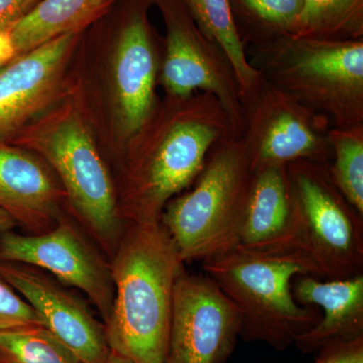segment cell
<instances>
[{"instance_id": "cell-22", "label": "cell", "mask_w": 363, "mask_h": 363, "mask_svg": "<svg viewBox=\"0 0 363 363\" xmlns=\"http://www.w3.org/2000/svg\"><path fill=\"white\" fill-rule=\"evenodd\" d=\"M333 159L332 180L347 201L363 216V124L329 130Z\"/></svg>"}, {"instance_id": "cell-2", "label": "cell", "mask_w": 363, "mask_h": 363, "mask_svg": "<svg viewBox=\"0 0 363 363\" xmlns=\"http://www.w3.org/2000/svg\"><path fill=\"white\" fill-rule=\"evenodd\" d=\"M111 262L114 300L104 323L111 350L133 363H166L174 289L185 271L161 220L128 223Z\"/></svg>"}, {"instance_id": "cell-5", "label": "cell", "mask_w": 363, "mask_h": 363, "mask_svg": "<svg viewBox=\"0 0 363 363\" xmlns=\"http://www.w3.org/2000/svg\"><path fill=\"white\" fill-rule=\"evenodd\" d=\"M252 176L242 140L231 136L212 147L192 188L166 205L161 222L184 262L235 247Z\"/></svg>"}, {"instance_id": "cell-21", "label": "cell", "mask_w": 363, "mask_h": 363, "mask_svg": "<svg viewBox=\"0 0 363 363\" xmlns=\"http://www.w3.org/2000/svg\"><path fill=\"white\" fill-rule=\"evenodd\" d=\"M290 35L333 42L363 40V0H303Z\"/></svg>"}, {"instance_id": "cell-10", "label": "cell", "mask_w": 363, "mask_h": 363, "mask_svg": "<svg viewBox=\"0 0 363 363\" xmlns=\"http://www.w3.org/2000/svg\"><path fill=\"white\" fill-rule=\"evenodd\" d=\"M330 121L266 80L245 105L242 140L252 171L311 161L330 164L333 159Z\"/></svg>"}, {"instance_id": "cell-13", "label": "cell", "mask_w": 363, "mask_h": 363, "mask_svg": "<svg viewBox=\"0 0 363 363\" xmlns=\"http://www.w3.org/2000/svg\"><path fill=\"white\" fill-rule=\"evenodd\" d=\"M83 33L62 35L14 57L0 70V143H11L59 96Z\"/></svg>"}, {"instance_id": "cell-26", "label": "cell", "mask_w": 363, "mask_h": 363, "mask_svg": "<svg viewBox=\"0 0 363 363\" xmlns=\"http://www.w3.org/2000/svg\"><path fill=\"white\" fill-rule=\"evenodd\" d=\"M42 0H0V35L9 33Z\"/></svg>"}, {"instance_id": "cell-4", "label": "cell", "mask_w": 363, "mask_h": 363, "mask_svg": "<svg viewBox=\"0 0 363 363\" xmlns=\"http://www.w3.org/2000/svg\"><path fill=\"white\" fill-rule=\"evenodd\" d=\"M247 51L250 65L267 82L323 114L332 128L363 124V40L286 35Z\"/></svg>"}, {"instance_id": "cell-15", "label": "cell", "mask_w": 363, "mask_h": 363, "mask_svg": "<svg viewBox=\"0 0 363 363\" xmlns=\"http://www.w3.org/2000/svg\"><path fill=\"white\" fill-rule=\"evenodd\" d=\"M66 195L51 168L39 156L11 143H0V209L30 234L56 225Z\"/></svg>"}, {"instance_id": "cell-6", "label": "cell", "mask_w": 363, "mask_h": 363, "mask_svg": "<svg viewBox=\"0 0 363 363\" xmlns=\"http://www.w3.org/2000/svg\"><path fill=\"white\" fill-rule=\"evenodd\" d=\"M328 166L305 160L286 166L293 213L289 257L308 276L354 278L363 274V216L339 191Z\"/></svg>"}, {"instance_id": "cell-29", "label": "cell", "mask_w": 363, "mask_h": 363, "mask_svg": "<svg viewBox=\"0 0 363 363\" xmlns=\"http://www.w3.org/2000/svg\"><path fill=\"white\" fill-rule=\"evenodd\" d=\"M102 363H133V362H131L130 358L123 357L116 351L111 350L108 357Z\"/></svg>"}, {"instance_id": "cell-3", "label": "cell", "mask_w": 363, "mask_h": 363, "mask_svg": "<svg viewBox=\"0 0 363 363\" xmlns=\"http://www.w3.org/2000/svg\"><path fill=\"white\" fill-rule=\"evenodd\" d=\"M13 145L39 156L66 195V207L109 260L125 230L116 182L84 117L73 104L45 112L13 138Z\"/></svg>"}, {"instance_id": "cell-27", "label": "cell", "mask_w": 363, "mask_h": 363, "mask_svg": "<svg viewBox=\"0 0 363 363\" xmlns=\"http://www.w3.org/2000/svg\"><path fill=\"white\" fill-rule=\"evenodd\" d=\"M16 57L9 33L0 35V70Z\"/></svg>"}, {"instance_id": "cell-18", "label": "cell", "mask_w": 363, "mask_h": 363, "mask_svg": "<svg viewBox=\"0 0 363 363\" xmlns=\"http://www.w3.org/2000/svg\"><path fill=\"white\" fill-rule=\"evenodd\" d=\"M118 0H42L9 32L16 57L62 35L84 33Z\"/></svg>"}, {"instance_id": "cell-14", "label": "cell", "mask_w": 363, "mask_h": 363, "mask_svg": "<svg viewBox=\"0 0 363 363\" xmlns=\"http://www.w3.org/2000/svg\"><path fill=\"white\" fill-rule=\"evenodd\" d=\"M0 274L39 315L43 325L82 363H102L111 352L104 325L66 286L38 267L0 260Z\"/></svg>"}, {"instance_id": "cell-28", "label": "cell", "mask_w": 363, "mask_h": 363, "mask_svg": "<svg viewBox=\"0 0 363 363\" xmlns=\"http://www.w3.org/2000/svg\"><path fill=\"white\" fill-rule=\"evenodd\" d=\"M16 225V221L11 218V215L0 209V234L11 230Z\"/></svg>"}, {"instance_id": "cell-24", "label": "cell", "mask_w": 363, "mask_h": 363, "mask_svg": "<svg viewBox=\"0 0 363 363\" xmlns=\"http://www.w3.org/2000/svg\"><path fill=\"white\" fill-rule=\"evenodd\" d=\"M44 326L32 306L0 274V331Z\"/></svg>"}, {"instance_id": "cell-9", "label": "cell", "mask_w": 363, "mask_h": 363, "mask_svg": "<svg viewBox=\"0 0 363 363\" xmlns=\"http://www.w3.org/2000/svg\"><path fill=\"white\" fill-rule=\"evenodd\" d=\"M166 26L157 83L166 96L213 94L225 109L234 135L241 138L245 108L235 71L225 52L201 32L178 0H157Z\"/></svg>"}, {"instance_id": "cell-17", "label": "cell", "mask_w": 363, "mask_h": 363, "mask_svg": "<svg viewBox=\"0 0 363 363\" xmlns=\"http://www.w3.org/2000/svg\"><path fill=\"white\" fill-rule=\"evenodd\" d=\"M300 277L292 290L294 298L298 304L321 308L323 316L296 338L298 350L317 352L330 341L363 336V274L323 281L308 274Z\"/></svg>"}, {"instance_id": "cell-16", "label": "cell", "mask_w": 363, "mask_h": 363, "mask_svg": "<svg viewBox=\"0 0 363 363\" xmlns=\"http://www.w3.org/2000/svg\"><path fill=\"white\" fill-rule=\"evenodd\" d=\"M292 238L286 166L255 169L234 248L255 255L289 257Z\"/></svg>"}, {"instance_id": "cell-11", "label": "cell", "mask_w": 363, "mask_h": 363, "mask_svg": "<svg viewBox=\"0 0 363 363\" xmlns=\"http://www.w3.org/2000/svg\"><path fill=\"white\" fill-rule=\"evenodd\" d=\"M66 213L51 230L0 234V260L38 267L64 286L85 294L106 323L112 311L114 285L111 262Z\"/></svg>"}, {"instance_id": "cell-8", "label": "cell", "mask_w": 363, "mask_h": 363, "mask_svg": "<svg viewBox=\"0 0 363 363\" xmlns=\"http://www.w3.org/2000/svg\"><path fill=\"white\" fill-rule=\"evenodd\" d=\"M147 0H118L109 11V93L119 157L157 99L162 43L149 20Z\"/></svg>"}, {"instance_id": "cell-12", "label": "cell", "mask_w": 363, "mask_h": 363, "mask_svg": "<svg viewBox=\"0 0 363 363\" xmlns=\"http://www.w3.org/2000/svg\"><path fill=\"white\" fill-rule=\"evenodd\" d=\"M240 329L238 309L215 281L185 269L174 289L166 363H224Z\"/></svg>"}, {"instance_id": "cell-25", "label": "cell", "mask_w": 363, "mask_h": 363, "mask_svg": "<svg viewBox=\"0 0 363 363\" xmlns=\"http://www.w3.org/2000/svg\"><path fill=\"white\" fill-rule=\"evenodd\" d=\"M317 352L316 363H363V336L330 341Z\"/></svg>"}, {"instance_id": "cell-1", "label": "cell", "mask_w": 363, "mask_h": 363, "mask_svg": "<svg viewBox=\"0 0 363 363\" xmlns=\"http://www.w3.org/2000/svg\"><path fill=\"white\" fill-rule=\"evenodd\" d=\"M231 136L230 118L211 93L157 100L119 157L117 202L126 224L161 220L166 205L199 175L212 147Z\"/></svg>"}, {"instance_id": "cell-7", "label": "cell", "mask_w": 363, "mask_h": 363, "mask_svg": "<svg viewBox=\"0 0 363 363\" xmlns=\"http://www.w3.org/2000/svg\"><path fill=\"white\" fill-rule=\"evenodd\" d=\"M203 269L238 309L240 335L285 350L321 319L313 306L298 304L291 281L306 276L291 257L233 250L203 260Z\"/></svg>"}, {"instance_id": "cell-20", "label": "cell", "mask_w": 363, "mask_h": 363, "mask_svg": "<svg viewBox=\"0 0 363 363\" xmlns=\"http://www.w3.org/2000/svg\"><path fill=\"white\" fill-rule=\"evenodd\" d=\"M236 30L245 47L291 35L303 0H229Z\"/></svg>"}, {"instance_id": "cell-19", "label": "cell", "mask_w": 363, "mask_h": 363, "mask_svg": "<svg viewBox=\"0 0 363 363\" xmlns=\"http://www.w3.org/2000/svg\"><path fill=\"white\" fill-rule=\"evenodd\" d=\"M196 25L225 52L240 85L243 108L259 91L264 79L248 61L247 47L240 40L229 0H178Z\"/></svg>"}, {"instance_id": "cell-23", "label": "cell", "mask_w": 363, "mask_h": 363, "mask_svg": "<svg viewBox=\"0 0 363 363\" xmlns=\"http://www.w3.org/2000/svg\"><path fill=\"white\" fill-rule=\"evenodd\" d=\"M0 363H82L44 326L0 331Z\"/></svg>"}, {"instance_id": "cell-30", "label": "cell", "mask_w": 363, "mask_h": 363, "mask_svg": "<svg viewBox=\"0 0 363 363\" xmlns=\"http://www.w3.org/2000/svg\"><path fill=\"white\" fill-rule=\"evenodd\" d=\"M147 4H150V6H154V4H156V2L157 0H147Z\"/></svg>"}]
</instances>
